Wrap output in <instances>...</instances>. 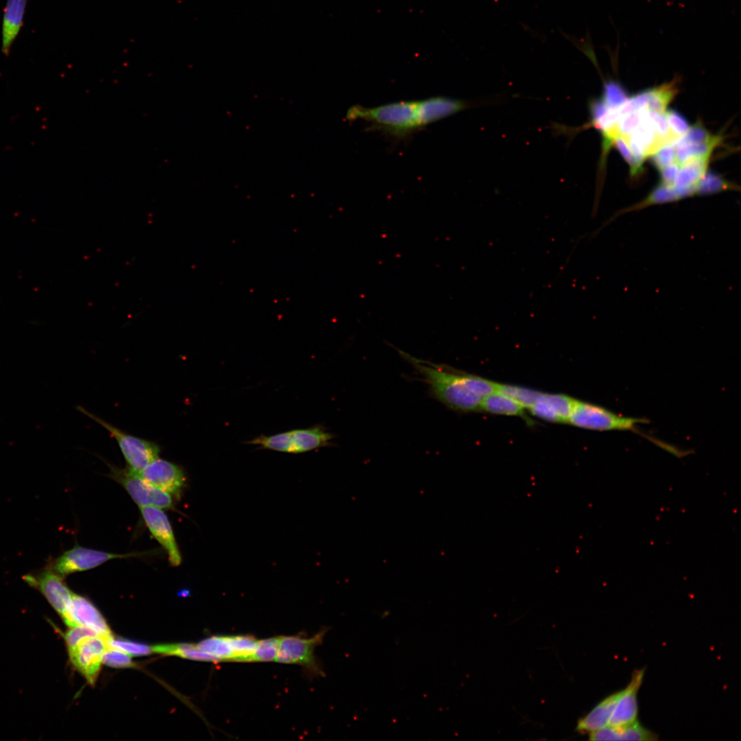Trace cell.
Returning <instances> with one entry per match:
<instances>
[{
	"label": "cell",
	"mask_w": 741,
	"mask_h": 741,
	"mask_svg": "<svg viewBox=\"0 0 741 741\" xmlns=\"http://www.w3.org/2000/svg\"><path fill=\"white\" fill-rule=\"evenodd\" d=\"M613 145H615L622 157L630 166L631 174L632 176H636L642 172V165L636 161L626 143L622 137H618L615 138Z\"/></svg>",
	"instance_id": "obj_38"
},
{
	"label": "cell",
	"mask_w": 741,
	"mask_h": 741,
	"mask_svg": "<svg viewBox=\"0 0 741 741\" xmlns=\"http://www.w3.org/2000/svg\"><path fill=\"white\" fill-rule=\"evenodd\" d=\"M109 639L102 636L88 637L69 652L72 664L91 685H94L98 677L103 655L109 648Z\"/></svg>",
	"instance_id": "obj_10"
},
{
	"label": "cell",
	"mask_w": 741,
	"mask_h": 741,
	"mask_svg": "<svg viewBox=\"0 0 741 741\" xmlns=\"http://www.w3.org/2000/svg\"><path fill=\"white\" fill-rule=\"evenodd\" d=\"M506 416H517L526 418L525 409L506 395L495 391L486 397L482 401L480 412Z\"/></svg>",
	"instance_id": "obj_20"
},
{
	"label": "cell",
	"mask_w": 741,
	"mask_h": 741,
	"mask_svg": "<svg viewBox=\"0 0 741 741\" xmlns=\"http://www.w3.org/2000/svg\"><path fill=\"white\" fill-rule=\"evenodd\" d=\"M720 141V137L714 136L711 140L704 143L674 145L676 147L675 163L680 167L694 158L709 156Z\"/></svg>",
	"instance_id": "obj_23"
},
{
	"label": "cell",
	"mask_w": 741,
	"mask_h": 741,
	"mask_svg": "<svg viewBox=\"0 0 741 741\" xmlns=\"http://www.w3.org/2000/svg\"><path fill=\"white\" fill-rule=\"evenodd\" d=\"M664 114L672 132L679 139L682 137L690 128L686 119L673 110H668Z\"/></svg>",
	"instance_id": "obj_37"
},
{
	"label": "cell",
	"mask_w": 741,
	"mask_h": 741,
	"mask_svg": "<svg viewBox=\"0 0 741 741\" xmlns=\"http://www.w3.org/2000/svg\"><path fill=\"white\" fill-rule=\"evenodd\" d=\"M334 436L324 426L316 425L274 435L257 436L247 443L284 453L299 454L328 447Z\"/></svg>",
	"instance_id": "obj_3"
},
{
	"label": "cell",
	"mask_w": 741,
	"mask_h": 741,
	"mask_svg": "<svg viewBox=\"0 0 741 741\" xmlns=\"http://www.w3.org/2000/svg\"><path fill=\"white\" fill-rule=\"evenodd\" d=\"M202 651L212 655L223 661H234L235 654L228 636L213 635L196 644Z\"/></svg>",
	"instance_id": "obj_22"
},
{
	"label": "cell",
	"mask_w": 741,
	"mask_h": 741,
	"mask_svg": "<svg viewBox=\"0 0 741 741\" xmlns=\"http://www.w3.org/2000/svg\"><path fill=\"white\" fill-rule=\"evenodd\" d=\"M657 735L635 722L622 727L607 725L589 733L590 740H657Z\"/></svg>",
	"instance_id": "obj_18"
},
{
	"label": "cell",
	"mask_w": 741,
	"mask_h": 741,
	"mask_svg": "<svg viewBox=\"0 0 741 741\" xmlns=\"http://www.w3.org/2000/svg\"><path fill=\"white\" fill-rule=\"evenodd\" d=\"M139 508L149 531L166 551L171 565H180L182 557L166 514L155 506H140Z\"/></svg>",
	"instance_id": "obj_12"
},
{
	"label": "cell",
	"mask_w": 741,
	"mask_h": 741,
	"mask_svg": "<svg viewBox=\"0 0 741 741\" xmlns=\"http://www.w3.org/2000/svg\"><path fill=\"white\" fill-rule=\"evenodd\" d=\"M144 480L179 499L186 486V477L182 467L164 459L157 458L139 473Z\"/></svg>",
	"instance_id": "obj_11"
},
{
	"label": "cell",
	"mask_w": 741,
	"mask_h": 741,
	"mask_svg": "<svg viewBox=\"0 0 741 741\" xmlns=\"http://www.w3.org/2000/svg\"><path fill=\"white\" fill-rule=\"evenodd\" d=\"M468 106L466 101L438 96L375 107L355 105L347 110L346 118L349 121H364L372 128L395 137H405Z\"/></svg>",
	"instance_id": "obj_1"
},
{
	"label": "cell",
	"mask_w": 741,
	"mask_h": 741,
	"mask_svg": "<svg viewBox=\"0 0 741 741\" xmlns=\"http://www.w3.org/2000/svg\"><path fill=\"white\" fill-rule=\"evenodd\" d=\"M29 0H5L1 23V52L9 56L23 25Z\"/></svg>",
	"instance_id": "obj_16"
},
{
	"label": "cell",
	"mask_w": 741,
	"mask_h": 741,
	"mask_svg": "<svg viewBox=\"0 0 741 741\" xmlns=\"http://www.w3.org/2000/svg\"><path fill=\"white\" fill-rule=\"evenodd\" d=\"M714 137V136H711L704 126L699 123H696L691 128H689L687 132L674 143V145L704 143L711 140Z\"/></svg>",
	"instance_id": "obj_35"
},
{
	"label": "cell",
	"mask_w": 741,
	"mask_h": 741,
	"mask_svg": "<svg viewBox=\"0 0 741 741\" xmlns=\"http://www.w3.org/2000/svg\"><path fill=\"white\" fill-rule=\"evenodd\" d=\"M679 200L676 189L672 187H668L659 184L642 202L624 211H632L647 207L650 204L664 203Z\"/></svg>",
	"instance_id": "obj_27"
},
{
	"label": "cell",
	"mask_w": 741,
	"mask_h": 741,
	"mask_svg": "<svg viewBox=\"0 0 741 741\" xmlns=\"http://www.w3.org/2000/svg\"><path fill=\"white\" fill-rule=\"evenodd\" d=\"M679 167V166L674 162L660 169L661 184L672 187Z\"/></svg>",
	"instance_id": "obj_39"
},
{
	"label": "cell",
	"mask_w": 741,
	"mask_h": 741,
	"mask_svg": "<svg viewBox=\"0 0 741 741\" xmlns=\"http://www.w3.org/2000/svg\"><path fill=\"white\" fill-rule=\"evenodd\" d=\"M102 663L117 668L134 666L130 656L120 650L109 647L104 653Z\"/></svg>",
	"instance_id": "obj_33"
},
{
	"label": "cell",
	"mask_w": 741,
	"mask_h": 741,
	"mask_svg": "<svg viewBox=\"0 0 741 741\" xmlns=\"http://www.w3.org/2000/svg\"><path fill=\"white\" fill-rule=\"evenodd\" d=\"M621 692L622 690L608 696L580 718L578 721L577 731L589 733L607 726Z\"/></svg>",
	"instance_id": "obj_19"
},
{
	"label": "cell",
	"mask_w": 741,
	"mask_h": 741,
	"mask_svg": "<svg viewBox=\"0 0 741 741\" xmlns=\"http://www.w3.org/2000/svg\"><path fill=\"white\" fill-rule=\"evenodd\" d=\"M95 636H101L90 628L84 626L71 627L66 633L64 639L68 652H70L83 639Z\"/></svg>",
	"instance_id": "obj_34"
},
{
	"label": "cell",
	"mask_w": 741,
	"mask_h": 741,
	"mask_svg": "<svg viewBox=\"0 0 741 741\" xmlns=\"http://www.w3.org/2000/svg\"><path fill=\"white\" fill-rule=\"evenodd\" d=\"M327 630L323 629L311 637L299 635L280 636L275 661L297 664L316 675L323 672L315 656L316 648L322 642Z\"/></svg>",
	"instance_id": "obj_7"
},
{
	"label": "cell",
	"mask_w": 741,
	"mask_h": 741,
	"mask_svg": "<svg viewBox=\"0 0 741 741\" xmlns=\"http://www.w3.org/2000/svg\"><path fill=\"white\" fill-rule=\"evenodd\" d=\"M398 351L414 366L430 395L454 411L480 412L482 400L497 390L495 381Z\"/></svg>",
	"instance_id": "obj_2"
},
{
	"label": "cell",
	"mask_w": 741,
	"mask_h": 741,
	"mask_svg": "<svg viewBox=\"0 0 741 741\" xmlns=\"http://www.w3.org/2000/svg\"><path fill=\"white\" fill-rule=\"evenodd\" d=\"M228 639L237 662H252L258 639L251 635H229Z\"/></svg>",
	"instance_id": "obj_26"
},
{
	"label": "cell",
	"mask_w": 741,
	"mask_h": 741,
	"mask_svg": "<svg viewBox=\"0 0 741 741\" xmlns=\"http://www.w3.org/2000/svg\"><path fill=\"white\" fill-rule=\"evenodd\" d=\"M646 108L627 113L618 119L616 128L619 137L630 135L641 124Z\"/></svg>",
	"instance_id": "obj_32"
},
{
	"label": "cell",
	"mask_w": 741,
	"mask_h": 741,
	"mask_svg": "<svg viewBox=\"0 0 741 741\" xmlns=\"http://www.w3.org/2000/svg\"><path fill=\"white\" fill-rule=\"evenodd\" d=\"M734 188L720 176L711 172H705L696 187V193L709 194Z\"/></svg>",
	"instance_id": "obj_29"
},
{
	"label": "cell",
	"mask_w": 741,
	"mask_h": 741,
	"mask_svg": "<svg viewBox=\"0 0 741 741\" xmlns=\"http://www.w3.org/2000/svg\"><path fill=\"white\" fill-rule=\"evenodd\" d=\"M78 410L100 425L117 442L127 462V467L139 473L146 466L159 458L160 446L156 443L129 434L111 425L82 407Z\"/></svg>",
	"instance_id": "obj_5"
},
{
	"label": "cell",
	"mask_w": 741,
	"mask_h": 741,
	"mask_svg": "<svg viewBox=\"0 0 741 741\" xmlns=\"http://www.w3.org/2000/svg\"><path fill=\"white\" fill-rule=\"evenodd\" d=\"M709 156L697 157L681 165L675 177L673 187L680 199L696 193V187L706 172Z\"/></svg>",
	"instance_id": "obj_17"
},
{
	"label": "cell",
	"mask_w": 741,
	"mask_h": 741,
	"mask_svg": "<svg viewBox=\"0 0 741 741\" xmlns=\"http://www.w3.org/2000/svg\"><path fill=\"white\" fill-rule=\"evenodd\" d=\"M152 652L165 655H175L182 658L208 661L222 662L217 657L198 649L196 644L180 643L170 644H158L152 646Z\"/></svg>",
	"instance_id": "obj_21"
},
{
	"label": "cell",
	"mask_w": 741,
	"mask_h": 741,
	"mask_svg": "<svg viewBox=\"0 0 741 741\" xmlns=\"http://www.w3.org/2000/svg\"><path fill=\"white\" fill-rule=\"evenodd\" d=\"M23 579L38 589L48 602L62 616L70 604L73 592L64 580V576L54 572L49 565L39 571L29 573Z\"/></svg>",
	"instance_id": "obj_9"
},
{
	"label": "cell",
	"mask_w": 741,
	"mask_h": 741,
	"mask_svg": "<svg viewBox=\"0 0 741 741\" xmlns=\"http://www.w3.org/2000/svg\"><path fill=\"white\" fill-rule=\"evenodd\" d=\"M145 553L115 554L75 545L51 561L49 565L54 572L65 576L95 568L111 559L139 556Z\"/></svg>",
	"instance_id": "obj_8"
},
{
	"label": "cell",
	"mask_w": 741,
	"mask_h": 741,
	"mask_svg": "<svg viewBox=\"0 0 741 741\" xmlns=\"http://www.w3.org/2000/svg\"><path fill=\"white\" fill-rule=\"evenodd\" d=\"M280 636L258 640L252 657V661L266 662L274 661L279 644Z\"/></svg>",
	"instance_id": "obj_30"
},
{
	"label": "cell",
	"mask_w": 741,
	"mask_h": 741,
	"mask_svg": "<svg viewBox=\"0 0 741 741\" xmlns=\"http://www.w3.org/2000/svg\"><path fill=\"white\" fill-rule=\"evenodd\" d=\"M675 153L674 143L665 145L652 154V163L660 170L665 166L675 162Z\"/></svg>",
	"instance_id": "obj_36"
},
{
	"label": "cell",
	"mask_w": 741,
	"mask_h": 741,
	"mask_svg": "<svg viewBox=\"0 0 741 741\" xmlns=\"http://www.w3.org/2000/svg\"><path fill=\"white\" fill-rule=\"evenodd\" d=\"M496 391L506 395L524 409L528 410L536 402L541 393L524 387L499 383H497Z\"/></svg>",
	"instance_id": "obj_25"
},
{
	"label": "cell",
	"mask_w": 741,
	"mask_h": 741,
	"mask_svg": "<svg viewBox=\"0 0 741 741\" xmlns=\"http://www.w3.org/2000/svg\"><path fill=\"white\" fill-rule=\"evenodd\" d=\"M574 400L565 395L541 392L528 410L533 416L546 421L568 423Z\"/></svg>",
	"instance_id": "obj_15"
},
{
	"label": "cell",
	"mask_w": 741,
	"mask_h": 741,
	"mask_svg": "<svg viewBox=\"0 0 741 741\" xmlns=\"http://www.w3.org/2000/svg\"><path fill=\"white\" fill-rule=\"evenodd\" d=\"M110 476L119 482L139 506H151L174 509L172 497L144 480L129 467L119 469L110 465Z\"/></svg>",
	"instance_id": "obj_6"
},
{
	"label": "cell",
	"mask_w": 741,
	"mask_h": 741,
	"mask_svg": "<svg viewBox=\"0 0 741 741\" xmlns=\"http://www.w3.org/2000/svg\"><path fill=\"white\" fill-rule=\"evenodd\" d=\"M61 618L70 628L84 626L107 639L113 637L102 615L92 602L82 596L73 593L70 604Z\"/></svg>",
	"instance_id": "obj_13"
},
{
	"label": "cell",
	"mask_w": 741,
	"mask_h": 741,
	"mask_svg": "<svg viewBox=\"0 0 741 741\" xmlns=\"http://www.w3.org/2000/svg\"><path fill=\"white\" fill-rule=\"evenodd\" d=\"M108 644L109 647L120 650L130 655L142 656L152 652V646L121 638L112 637L108 641Z\"/></svg>",
	"instance_id": "obj_31"
},
{
	"label": "cell",
	"mask_w": 741,
	"mask_h": 741,
	"mask_svg": "<svg viewBox=\"0 0 741 741\" xmlns=\"http://www.w3.org/2000/svg\"><path fill=\"white\" fill-rule=\"evenodd\" d=\"M648 420L625 416L602 406L575 399L568 423L577 427L596 431L638 432L637 425Z\"/></svg>",
	"instance_id": "obj_4"
},
{
	"label": "cell",
	"mask_w": 741,
	"mask_h": 741,
	"mask_svg": "<svg viewBox=\"0 0 741 741\" xmlns=\"http://www.w3.org/2000/svg\"><path fill=\"white\" fill-rule=\"evenodd\" d=\"M600 99L608 108H617L628 98L626 91L620 83L609 80L604 85L603 94Z\"/></svg>",
	"instance_id": "obj_28"
},
{
	"label": "cell",
	"mask_w": 741,
	"mask_h": 741,
	"mask_svg": "<svg viewBox=\"0 0 741 741\" xmlns=\"http://www.w3.org/2000/svg\"><path fill=\"white\" fill-rule=\"evenodd\" d=\"M676 93L677 88L674 82L645 91L647 99L646 108L650 112L664 113L666 106Z\"/></svg>",
	"instance_id": "obj_24"
},
{
	"label": "cell",
	"mask_w": 741,
	"mask_h": 741,
	"mask_svg": "<svg viewBox=\"0 0 741 741\" xmlns=\"http://www.w3.org/2000/svg\"><path fill=\"white\" fill-rule=\"evenodd\" d=\"M644 672V669L633 672L631 681L621 692L608 725L618 727L636 721L638 714L637 694L643 682Z\"/></svg>",
	"instance_id": "obj_14"
}]
</instances>
